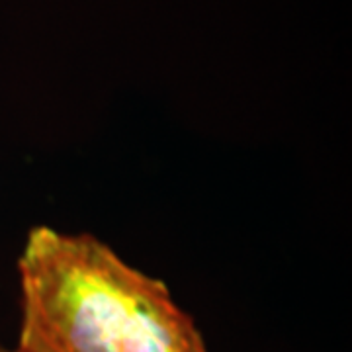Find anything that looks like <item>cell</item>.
Masks as SVG:
<instances>
[{
	"instance_id": "cell-1",
	"label": "cell",
	"mask_w": 352,
	"mask_h": 352,
	"mask_svg": "<svg viewBox=\"0 0 352 352\" xmlns=\"http://www.w3.org/2000/svg\"><path fill=\"white\" fill-rule=\"evenodd\" d=\"M18 270V352H208L163 282L92 235L36 227Z\"/></svg>"
},
{
	"instance_id": "cell-2",
	"label": "cell",
	"mask_w": 352,
	"mask_h": 352,
	"mask_svg": "<svg viewBox=\"0 0 352 352\" xmlns=\"http://www.w3.org/2000/svg\"><path fill=\"white\" fill-rule=\"evenodd\" d=\"M0 352H18V351H16V349H14V351L12 349H6V346H2V344H0Z\"/></svg>"
}]
</instances>
